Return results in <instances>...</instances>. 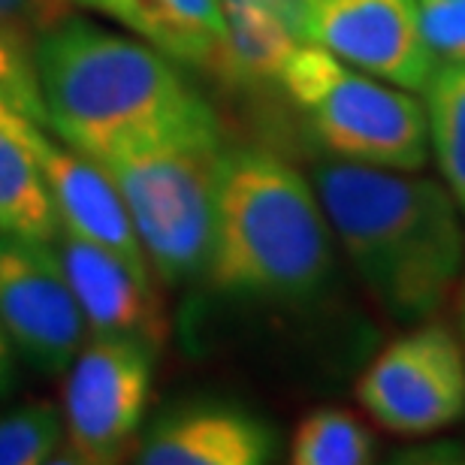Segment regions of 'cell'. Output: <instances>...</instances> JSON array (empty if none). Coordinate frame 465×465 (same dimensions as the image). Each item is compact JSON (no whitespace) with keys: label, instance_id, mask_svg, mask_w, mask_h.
I'll use <instances>...</instances> for the list:
<instances>
[{"label":"cell","instance_id":"obj_1","mask_svg":"<svg viewBox=\"0 0 465 465\" xmlns=\"http://www.w3.org/2000/svg\"><path fill=\"white\" fill-rule=\"evenodd\" d=\"M45 127L79 154L106 157L173 139L221 136L209 100L170 54L67 15L31 40Z\"/></svg>","mask_w":465,"mask_h":465},{"label":"cell","instance_id":"obj_2","mask_svg":"<svg viewBox=\"0 0 465 465\" xmlns=\"http://www.w3.org/2000/svg\"><path fill=\"white\" fill-rule=\"evenodd\" d=\"M312 188L390 318L423 323L448 305L465 263L462 221L448 188L339 157L312 166Z\"/></svg>","mask_w":465,"mask_h":465},{"label":"cell","instance_id":"obj_3","mask_svg":"<svg viewBox=\"0 0 465 465\" xmlns=\"http://www.w3.org/2000/svg\"><path fill=\"white\" fill-rule=\"evenodd\" d=\"M330 272V224L312 184L263 148L224 152L209 284L239 300L291 305L314 300Z\"/></svg>","mask_w":465,"mask_h":465},{"label":"cell","instance_id":"obj_4","mask_svg":"<svg viewBox=\"0 0 465 465\" xmlns=\"http://www.w3.org/2000/svg\"><path fill=\"white\" fill-rule=\"evenodd\" d=\"M224 152L221 136H200L94 161L124 200L152 272L173 287L206 275Z\"/></svg>","mask_w":465,"mask_h":465},{"label":"cell","instance_id":"obj_5","mask_svg":"<svg viewBox=\"0 0 465 465\" xmlns=\"http://www.w3.org/2000/svg\"><path fill=\"white\" fill-rule=\"evenodd\" d=\"M278 82L309 121L314 143L339 161L396 173L430 161V118L420 100L348 70L323 45H296Z\"/></svg>","mask_w":465,"mask_h":465},{"label":"cell","instance_id":"obj_6","mask_svg":"<svg viewBox=\"0 0 465 465\" xmlns=\"http://www.w3.org/2000/svg\"><path fill=\"white\" fill-rule=\"evenodd\" d=\"M157 351L139 339L91 336L64 384V435L76 462H118L143 426Z\"/></svg>","mask_w":465,"mask_h":465},{"label":"cell","instance_id":"obj_7","mask_svg":"<svg viewBox=\"0 0 465 465\" xmlns=\"http://www.w3.org/2000/svg\"><path fill=\"white\" fill-rule=\"evenodd\" d=\"M357 402L393 435H432L465 414V353L444 323L393 339L357 381Z\"/></svg>","mask_w":465,"mask_h":465},{"label":"cell","instance_id":"obj_8","mask_svg":"<svg viewBox=\"0 0 465 465\" xmlns=\"http://www.w3.org/2000/svg\"><path fill=\"white\" fill-rule=\"evenodd\" d=\"M0 327L15 357L49 375L85 345L88 323L52 242L0 232Z\"/></svg>","mask_w":465,"mask_h":465},{"label":"cell","instance_id":"obj_9","mask_svg":"<svg viewBox=\"0 0 465 465\" xmlns=\"http://www.w3.org/2000/svg\"><path fill=\"white\" fill-rule=\"evenodd\" d=\"M305 43L405 91H423L435 70L417 0H309Z\"/></svg>","mask_w":465,"mask_h":465},{"label":"cell","instance_id":"obj_10","mask_svg":"<svg viewBox=\"0 0 465 465\" xmlns=\"http://www.w3.org/2000/svg\"><path fill=\"white\" fill-rule=\"evenodd\" d=\"M31 145L58 212L61 230L115 254L139 275H152L130 212L109 175L76 148L49 139L36 121L31 127Z\"/></svg>","mask_w":465,"mask_h":465},{"label":"cell","instance_id":"obj_11","mask_svg":"<svg viewBox=\"0 0 465 465\" xmlns=\"http://www.w3.org/2000/svg\"><path fill=\"white\" fill-rule=\"evenodd\" d=\"M52 245L58 251L64 275L73 287L91 336L139 339L154 351L166 345L170 323L152 275H139L124 260L64 230L52 239Z\"/></svg>","mask_w":465,"mask_h":465},{"label":"cell","instance_id":"obj_12","mask_svg":"<svg viewBox=\"0 0 465 465\" xmlns=\"http://www.w3.org/2000/svg\"><path fill=\"white\" fill-rule=\"evenodd\" d=\"M275 453V432L254 411L218 399L166 408L136 444L139 465H260Z\"/></svg>","mask_w":465,"mask_h":465},{"label":"cell","instance_id":"obj_13","mask_svg":"<svg viewBox=\"0 0 465 465\" xmlns=\"http://www.w3.org/2000/svg\"><path fill=\"white\" fill-rule=\"evenodd\" d=\"M115 18L175 64L221 70L227 18L221 0H76Z\"/></svg>","mask_w":465,"mask_h":465},{"label":"cell","instance_id":"obj_14","mask_svg":"<svg viewBox=\"0 0 465 465\" xmlns=\"http://www.w3.org/2000/svg\"><path fill=\"white\" fill-rule=\"evenodd\" d=\"M31 127V115L0 97V232L52 242L61 221L34 154Z\"/></svg>","mask_w":465,"mask_h":465},{"label":"cell","instance_id":"obj_15","mask_svg":"<svg viewBox=\"0 0 465 465\" xmlns=\"http://www.w3.org/2000/svg\"><path fill=\"white\" fill-rule=\"evenodd\" d=\"M227 18V43L221 76L263 85L282 76L287 58L300 45L282 18L254 4H221Z\"/></svg>","mask_w":465,"mask_h":465},{"label":"cell","instance_id":"obj_16","mask_svg":"<svg viewBox=\"0 0 465 465\" xmlns=\"http://www.w3.org/2000/svg\"><path fill=\"white\" fill-rule=\"evenodd\" d=\"M423 91L432 152L453 203L465 215V61H439Z\"/></svg>","mask_w":465,"mask_h":465},{"label":"cell","instance_id":"obj_17","mask_svg":"<svg viewBox=\"0 0 465 465\" xmlns=\"http://www.w3.org/2000/svg\"><path fill=\"white\" fill-rule=\"evenodd\" d=\"M371 457V430L345 408H318L305 414L291 439V462L296 465H362Z\"/></svg>","mask_w":465,"mask_h":465},{"label":"cell","instance_id":"obj_18","mask_svg":"<svg viewBox=\"0 0 465 465\" xmlns=\"http://www.w3.org/2000/svg\"><path fill=\"white\" fill-rule=\"evenodd\" d=\"M64 441V417L49 402H27L0 414V465L54 462Z\"/></svg>","mask_w":465,"mask_h":465},{"label":"cell","instance_id":"obj_19","mask_svg":"<svg viewBox=\"0 0 465 465\" xmlns=\"http://www.w3.org/2000/svg\"><path fill=\"white\" fill-rule=\"evenodd\" d=\"M0 97H6L25 115L45 124L43 100L31 61V40L6 31V27H0Z\"/></svg>","mask_w":465,"mask_h":465},{"label":"cell","instance_id":"obj_20","mask_svg":"<svg viewBox=\"0 0 465 465\" xmlns=\"http://www.w3.org/2000/svg\"><path fill=\"white\" fill-rule=\"evenodd\" d=\"M420 31L432 58L465 61V0L420 4Z\"/></svg>","mask_w":465,"mask_h":465},{"label":"cell","instance_id":"obj_21","mask_svg":"<svg viewBox=\"0 0 465 465\" xmlns=\"http://www.w3.org/2000/svg\"><path fill=\"white\" fill-rule=\"evenodd\" d=\"M76 0H0V27L34 40L45 27L73 15Z\"/></svg>","mask_w":465,"mask_h":465},{"label":"cell","instance_id":"obj_22","mask_svg":"<svg viewBox=\"0 0 465 465\" xmlns=\"http://www.w3.org/2000/svg\"><path fill=\"white\" fill-rule=\"evenodd\" d=\"M221 4H254L269 9L272 15H278L282 22L291 27V34L300 43H305V9H309V0H221Z\"/></svg>","mask_w":465,"mask_h":465},{"label":"cell","instance_id":"obj_23","mask_svg":"<svg viewBox=\"0 0 465 465\" xmlns=\"http://www.w3.org/2000/svg\"><path fill=\"white\" fill-rule=\"evenodd\" d=\"M13 378H15V351L9 345L4 327H0V399L13 390Z\"/></svg>","mask_w":465,"mask_h":465},{"label":"cell","instance_id":"obj_24","mask_svg":"<svg viewBox=\"0 0 465 465\" xmlns=\"http://www.w3.org/2000/svg\"><path fill=\"white\" fill-rule=\"evenodd\" d=\"M462 332H465V284H462Z\"/></svg>","mask_w":465,"mask_h":465},{"label":"cell","instance_id":"obj_25","mask_svg":"<svg viewBox=\"0 0 465 465\" xmlns=\"http://www.w3.org/2000/svg\"><path fill=\"white\" fill-rule=\"evenodd\" d=\"M420 4H426V0H420Z\"/></svg>","mask_w":465,"mask_h":465}]
</instances>
